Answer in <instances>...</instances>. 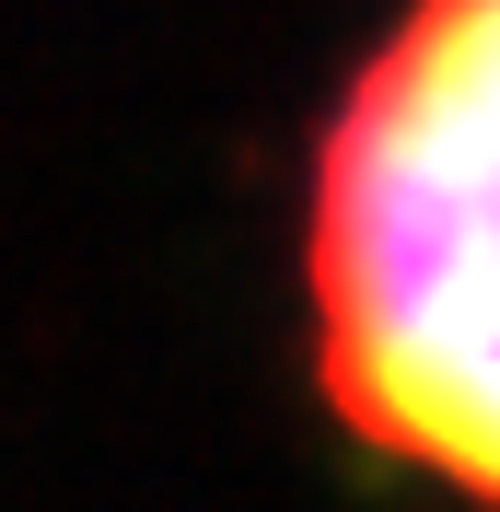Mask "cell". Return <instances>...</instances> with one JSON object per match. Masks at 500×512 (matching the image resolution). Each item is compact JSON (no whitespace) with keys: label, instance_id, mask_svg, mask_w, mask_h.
Segmentation results:
<instances>
[{"label":"cell","instance_id":"cell-1","mask_svg":"<svg viewBox=\"0 0 500 512\" xmlns=\"http://www.w3.org/2000/svg\"><path fill=\"white\" fill-rule=\"evenodd\" d=\"M303 350L349 443L500 512V0H407L303 163Z\"/></svg>","mask_w":500,"mask_h":512}]
</instances>
